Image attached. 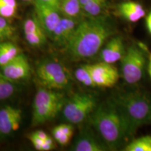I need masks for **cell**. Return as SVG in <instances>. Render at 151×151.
<instances>
[{
  "mask_svg": "<svg viewBox=\"0 0 151 151\" xmlns=\"http://www.w3.org/2000/svg\"><path fill=\"white\" fill-rule=\"evenodd\" d=\"M97 106V99L92 94H75L66 101L62 116L69 123L79 124L92 114Z\"/></svg>",
  "mask_w": 151,
  "mask_h": 151,
  "instance_id": "cell-5",
  "label": "cell"
},
{
  "mask_svg": "<svg viewBox=\"0 0 151 151\" xmlns=\"http://www.w3.org/2000/svg\"><path fill=\"white\" fill-rule=\"evenodd\" d=\"M55 143L53 139L50 137H48L45 139L42 146V151H50L55 148Z\"/></svg>",
  "mask_w": 151,
  "mask_h": 151,
  "instance_id": "cell-27",
  "label": "cell"
},
{
  "mask_svg": "<svg viewBox=\"0 0 151 151\" xmlns=\"http://www.w3.org/2000/svg\"><path fill=\"white\" fill-rule=\"evenodd\" d=\"M146 24L149 33L151 35V11L149 12V14L147 15L146 18Z\"/></svg>",
  "mask_w": 151,
  "mask_h": 151,
  "instance_id": "cell-30",
  "label": "cell"
},
{
  "mask_svg": "<svg viewBox=\"0 0 151 151\" xmlns=\"http://www.w3.org/2000/svg\"><path fill=\"white\" fill-rule=\"evenodd\" d=\"M33 3L35 6L36 17L48 37H50L55 28L62 18L60 16V11L37 0H34Z\"/></svg>",
  "mask_w": 151,
  "mask_h": 151,
  "instance_id": "cell-10",
  "label": "cell"
},
{
  "mask_svg": "<svg viewBox=\"0 0 151 151\" xmlns=\"http://www.w3.org/2000/svg\"><path fill=\"white\" fill-rule=\"evenodd\" d=\"M37 74L42 84L48 89H64L69 83L65 67L55 61L41 62L37 69Z\"/></svg>",
  "mask_w": 151,
  "mask_h": 151,
  "instance_id": "cell-7",
  "label": "cell"
},
{
  "mask_svg": "<svg viewBox=\"0 0 151 151\" xmlns=\"http://www.w3.org/2000/svg\"><path fill=\"white\" fill-rule=\"evenodd\" d=\"M37 1H40V2L48 5L49 6L60 11V0H37Z\"/></svg>",
  "mask_w": 151,
  "mask_h": 151,
  "instance_id": "cell-28",
  "label": "cell"
},
{
  "mask_svg": "<svg viewBox=\"0 0 151 151\" xmlns=\"http://www.w3.org/2000/svg\"><path fill=\"white\" fill-rule=\"evenodd\" d=\"M65 103L63 94L46 88L38 90L32 106L33 125H39L52 120L60 111H62Z\"/></svg>",
  "mask_w": 151,
  "mask_h": 151,
  "instance_id": "cell-4",
  "label": "cell"
},
{
  "mask_svg": "<svg viewBox=\"0 0 151 151\" xmlns=\"http://www.w3.org/2000/svg\"><path fill=\"white\" fill-rule=\"evenodd\" d=\"M107 0H90L88 3L83 6L82 9L85 14L89 17L101 16V14L106 6Z\"/></svg>",
  "mask_w": 151,
  "mask_h": 151,
  "instance_id": "cell-21",
  "label": "cell"
},
{
  "mask_svg": "<svg viewBox=\"0 0 151 151\" xmlns=\"http://www.w3.org/2000/svg\"><path fill=\"white\" fill-rule=\"evenodd\" d=\"M75 76L79 82L85 86L93 87V88L96 87L92 79L88 65H83L78 67L75 71Z\"/></svg>",
  "mask_w": 151,
  "mask_h": 151,
  "instance_id": "cell-23",
  "label": "cell"
},
{
  "mask_svg": "<svg viewBox=\"0 0 151 151\" xmlns=\"http://www.w3.org/2000/svg\"><path fill=\"white\" fill-rule=\"evenodd\" d=\"M71 150L75 151H104L109 150L104 143H101L89 131L81 132L73 144Z\"/></svg>",
  "mask_w": 151,
  "mask_h": 151,
  "instance_id": "cell-15",
  "label": "cell"
},
{
  "mask_svg": "<svg viewBox=\"0 0 151 151\" xmlns=\"http://www.w3.org/2000/svg\"><path fill=\"white\" fill-rule=\"evenodd\" d=\"M88 67L96 87L111 88L118 83L120 74L113 64L101 61Z\"/></svg>",
  "mask_w": 151,
  "mask_h": 151,
  "instance_id": "cell-8",
  "label": "cell"
},
{
  "mask_svg": "<svg viewBox=\"0 0 151 151\" xmlns=\"http://www.w3.org/2000/svg\"><path fill=\"white\" fill-rule=\"evenodd\" d=\"M150 124H151V122H150Z\"/></svg>",
  "mask_w": 151,
  "mask_h": 151,
  "instance_id": "cell-35",
  "label": "cell"
},
{
  "mask_svg": "<svg viewBox=\"0 0 151 151\" xmlns=\"http://www.w3.org/2000/svg\"><path fill=\"white\" fill-rule=\"evenodd\" d=\"M20 53V49L14 43L9 41L0 43V67L8 64Z\"/></svg>",
  "mask_w": 151,
  "mask_h": 151,
  "instance_id": "cell-18",
  "label": "cell"
},
{
  "mask_svg": "<svg viewBox=\"0 0 151 151\" xmlns=\"http://www.w3.org/2000/svg\"><path fill=\"white\" fill-rule=\"evenodd\" d=\"M91 122L111 150L120 148L134 136L127 119L112 100L96 107L92 113Z\"/></svg>",
  "mask_w": 151,
  "mask_h": 151,
  "instance_id": "cell-2",
  "label": "cell"
},
{
  "mask_svg": "<svg viewBox=\"0 0 151 151\" xmlns=\"http://www.w3.org/2000/svg\"><path fill=\"white\" fill-rule=\"evenodd\" d=\"M29 140L31 141V143H32L34 148H35L37 150L39 151H42V146L43 144V142H44V140L40 139L37 136H35L33 133L30 134L28 135L27 137Z\"/></svg>",
  "mask_w": 151,
  "mask_h": 151,
  "instance_id": "cell-26",
  "label": "cell"
},
{
  "mask_svg": "<svg viewBox=\"0 0 151 151\" xmlns=\"http://www.w3.org/2000/svg\"><path fill=\"white\" fill-rule=\"evenodd\" d=\"M113 34L114 28L106 17H89L80 22L65 49L76 59L91 58L97 54Z\"/></svg>",
  "mask_w": 151,
  "mask_h": 151,
  "instance_id": "cell-1",
  "label": "cell"
},
{
  "mask_svg": "<svg viewBox=\"0 0 151 151\" xmlns=\"http://www.w3.org/2000/svg\"><path fill=\"white\" fill-rule=\"evenodd\" d=\"M22 1H25V2H33L34 0H22Z\"/></svg>",
  "mask_w": 151,
  "mask_h": 151,
  "instance_id": "cell-34",
  "label": "cell"
},
{
  "mask_svg": "<svg viewBox=\"0 0 151 151\" xmlns=\"http://www.w3.org/2000/svg\"><path fill=\"white\" fill-rule=\"evenodd\" d=\"M90 1V0H80V2H81V5H82V6H83L86 4L87 3L89 2Z\"/></svg>",
  "mask_w": 151,
  "mask_h": 151,
  "instance_id": "cell-33",
  "label": "cell"
},
{
  "mask_svg": "<svg viewBox=\"0 0 151 151\" xmlns=\"http://www.w3.org/2000/svg\"><path fill=\"white\" fill-rule=\"evenodd\" d=\"M82 20L62 17L50 37L53 42L60 48H65Z\"/></svg>",
  "mask_w": 151,
  "mask_h": 151,
  "instance_id": "cell-12",
  "label": "cell"
},
{
  "mask_svg": "<svg viewBox=\"0 0 151 151\" xmlns=\"http://www.w3.org/2000/svg\"><path fill=\"white\" fill-rule=\"evenodd\" d=\"M120 16L130 22H136L146 16V11L141 4L136 1H127L118 6Z\"/></svg>",
  "mask_w": 151,
  "mask_h": 151,
  "instance_id": "cell-16",
  "label": "cell"
},
{
  "mask_svg": "<svg viewBox=\"0 0 151 151\" xmlns=\"http://www.w3.org/2000/svg\"><path fill=\"white\" fill-rule=\"evenodd\" d=\"M15 81L7 78L0 71V101L10 98L17 91Z\"/></svg>",
  "mask_w": 151,
  "mask_h": 151,
  "instance_id": "cell-19",
  "label": "cell"
},
{
  "mask_svg": "<svg viewBox=\"0 0 151 151\" xmlns=\"http://www.w3.org/2000/svg\"><path fill=\"white\" fill-rule=\"evenodd\" d=\"M16 32V27L8 21V19L0 16V43L11 41Z\"/></svg>",
  "mask_w": 151,
  "mask_h": 151,
  "instance_id": "cell-22",
  "label": "cell"
},
{
  "mask_svg": "<svg viewBox=\"0 0 151 151\" xmlns=\"http://www.w3.org/2000/svg\"><path fill=\"white\" fill-rule=\"evenodd\" d=\"M4 2L6 3L7 4L14 6L15 8H18V4H17L16 0H1Z\"/></svg>",
  "mask_w": 151,
  "mask_h": 151,
  "instance_id": "cell-31",
  "label": "cell"
},
{
  "mask_svg": "<svg viewBox=\"0 0 151 151\" xmlns=\"http://www.w3.org/2000/svg\"><path fill=\"white\" fill-rule=\"evenodd\" d=\"M0 71L7 78L17 81L28 79L31 76V67L27 57L20 53L8 64L0 67Z\"/></svg>",
  "mask_w": 151,
  "mask_h": 151,
  "instance_id": "cell-11",
  "label": "cell"
},
{
  "mask_svg": "<svg viewBox=\"0 0 151 151\" xmlns=\"http://www.w3.org/2000/svg\"><path fill=\"white\" fill-rule=\"evenodd\" d=\"M125 52L126 49L122 38L115 37L111 38L101 50L100 59L101 62L114 64L122 60Z\"/></svg>",
  "mask_w": 151,
  "mask_h": 151,
  "instance_id": "cell-14",
  "label": "cell"
},
{
  "mask_svg": "<svg viewBox=\"0 0 151 151\" xmlns=\"http://www.w3.org/2000/svg\"><path fill=\"white\" fill-rule=\"evenodd\" d=\"M18 8L7 4L0 0V16L6 19H11L15 18L17 15Z\"/></svg>",
  "mask_w": 151,
  "mask_h": 151,
  "instance_id": "cell-25",
  "label": "cell"
},
{
  "mask_svg": "<svg viewBox=\"0 0 151 151\" xmlns=\"http://www.w3.org/2000/svg\"><path fill=\"white\" fill-rule=\"evenodd\" d=\"M22 116L21 109L12 106L0 109V137H7L17 131L20 128Z\"/></svg>",
  "mask_w": 151,
  "mask_h": 151,
  "instance_id": "cell-9",
  "label": "cell"
},
{
  "mask_svg": "<svg viewBox=\"0 0 151 151\" xmlns=\"http://www.w3.org/2000/svg\"><path fill=\"white\" fill-rule=\"evenodd\" d=\"M121 61V70L124 80L128 84H135L143 76L146 58L140 47L132 44L126 50Z\"/></svg>",
  "mask_w": 151,
  "mask_h": 151,
  "instance_id": "cell-6",
  "label": "cell"
},
{
  "mask_svg": "<svg viewBox=\"0 0 151 151\" xmlns=\"http://www.w3.org/2000/svg\"><path fill=\"white\" fill-rule=\"evenodd\" d=\"M112 101L127 119L133 135L143 124L151 122V98L146 94L130 92L119 94Z\"/></svg>",
  "mask_w": 151,
  "mask_h": 151,
  "instance_id": "cell-3",
  "label": "cell"
},
{
  "mask_svg": "<svg viewBox=\"0 0 151 151\" xmlns=\"http://www.w3.org/2000/svg\"><path fill=\"white\" fill-rule=\"evenodd\" d=\"M123 150L151 151V136H142L133 139L124 146Z\"/></svg>",
  "mask_w": 151,
  "mask_h": 151,
  "instance_id": "cell-20",
  "label": "cell"
},
{
  "mask_svg": "<svg viewBox=\"0 0 151 151\" xmlns=\"http://www.w3.org/2000/svg\"><path fill=\"white\" fill-rule=\"evenodd\" d=\"M82 12L80 0H60V13L63 16L81 19Z\"/></svg>",
  "mask_w": 151,
  "mask_h": 151,
  "instance_id": "cell-17",
  "label": "cell"
},
{
  "mask_svg": "<svg viewBox=\"0 0 151 151\" xmlns=\"http://www.w3.org/2000/svg\"><path fill=\"white\" fill-rule=\"evenodd\" d=\"M148 71L150 76V78L151 79V54L149 57V61H148Z\"/></svg>",
  "mask_w": 151,
  "mask_h": 151,
  "instance_id": "cell-32",
  "label": "cell"
},
{
  "mask_svg": "<svg viewBox=\"0 0 151 151\" xmlns=\"http://www.w3.org/2000/svg\"><path fill=\"white\" fill-rule=\"evenodd\" d=\"M52 134L54 139L60 146H66L70 143L72 137L69 136L64 133L60 129L59 125H57L52 129Z\"/></svg>",
  "mask_w": 151,
  "mask_h": 151,
  "instance_id": "cell-24",
  "label": "cell"
},
{
  "mask_svg": "<svg viewBox=\"0 0 151 151\" xmlns=\"http://www.w3.org/2000/svg\"><path fill=\"white\" fill-rule=\"evenodd\" d=\"M23 32L27 43L33 48H41L47 42L48 35L35 15L24 20Z\"/></svg>",
  "mask_w": 151,
  "mask_h": 151,
  "instance_id": "cell-13",
  "label": "cell"
},
{
  "mask_svg": "<svg viewBox=\"0 0 151 151\" xmlns=\"http://www.w3.org/2000/svg\"><path fill=\"white\" fill-rule=\"evenodd\" d=\"M33 134L35 136H37V137L40 138V139H43V140H45V139H46L49 137L46 132L43 131V130H37V131L34 132Z\"/></svg>",
  "mask_w": 151,
  "mask_h": 151,
  "instance_id": "cell-29",
  "label": "cell"
}]
</instances>
